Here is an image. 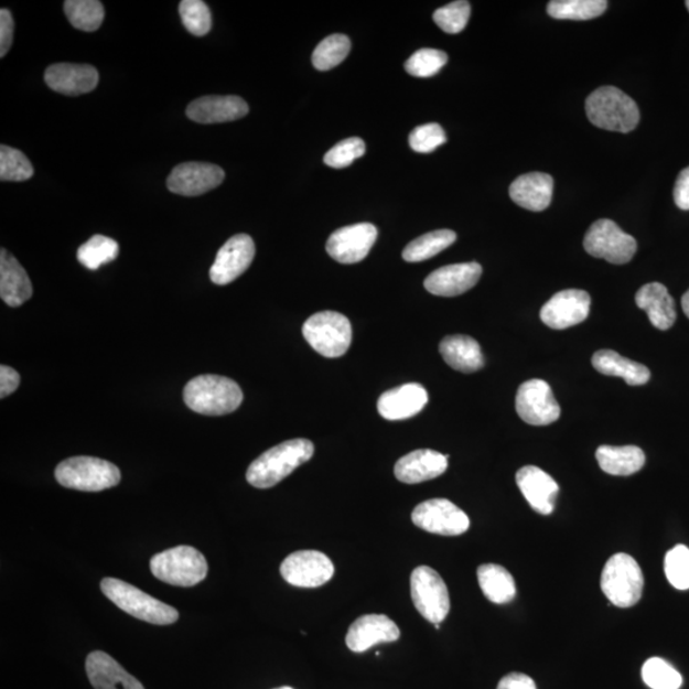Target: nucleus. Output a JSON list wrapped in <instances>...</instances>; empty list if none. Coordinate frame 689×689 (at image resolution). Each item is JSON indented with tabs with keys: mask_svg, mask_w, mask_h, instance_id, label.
<instances>
[{
	"mask_svg": "<svg viewBox=\"0 0 689 689\" xmlns=\"http://www.w3.org/2000/svg\"><path fill=\"white\" fill-rule=\"evenodd\" d=\"M313 455L314 444L303 438L280 443L250 464L247 482L258 489L272 488Z\"/></svg>",
	"mask_w": 689,
	"mask_h": 689,
	"instance_id": "nucleus-1",
	"label": "nucleus"
},
{
	"mask_svg": "<svg viewBox=\"0 0 689 689\" xmlns=\"http://www.w3.org/2000/svg\"><path fill=\"white\" fill-rule=\"evenodd\" d=\"M183 399L186 407L194 412L220 417L240 407L243 391L239 385L228 377L204 375L186 384Z\"/></svg>",
	"mask_w": 689,
	"mask_h": 689,
	"instance_id": "nucleus-2",
	"label": "nucleus"
},
{
	"mask_svg": "<svg viewBox=\"0 0 689 689\" xmlns=\"http://www.w3.org/2000/svg\"><path fill=\"white\" fill-rule=\"evenodd\" d=\"M586 115L595 127L612 132H632L639 121L636 101L613 86L599 87L588 97Z\"/></svg>",
	"mask_w": 689,
	"mask_h": 689,
	"instance_id": "nucleus-3",
	"label": "nucleus"
},
{
	"mask_svg": "<svg viewBox=\"0 0 689 689\" xmlns=\"http://www.w3.org/2000/svg\"><path fill=\"white\" fill-rule=\"evenodd\" d=\"M100 586L105 596L137 620L158 626H168L180 620V612L175 607L143 593L131 583L108 578L101 581Z\"/></svg>",
	"mask_w": 689,
	"mask_h": 689,
	"instance_id": "nucleus-4",
	"label": "nucleus"
},
{
	"mask_svg": "<svg viewBox=\"0 0 689 689\" xmlns=\"http://www.w3.org/2000/svg\"><path fill=\"white\" fill-rule=\"evenodd\" d=\"M55 480L64 488L80 492H101L120 483L118 466L109 461L90 456L64 460L55 469Z\"/></svg>",
	"mask_w": 689,
	"mask_h": 689,
	"instance_id": "nucleus-5",
	"label": "nucleus"
},
{
	"mask_svg": "<svg viewBox=\"0 0 689 689\" xmlns=\"http://www.w3.org/2000/svg\"><path fill=\"white\" fill-rule=\"evenodd\" d=\"M150 569L158 580L169 585L192 588L206 579L208 564L200 550L181 546L153 556Z\"/></svg>",
	"mask_w": 689,
	"mask_h": 689,
	"instance_id": "nucleus-6",
	"label": "nucleus"
},
{
	"mask_svg": "<svg viewBox=\"0 0 689 689\" xmlns=\"http://www.w3.org/2000/svg\"><path fill=\"white\" fill-rule=\"evenodd\" d=\"M644 583L642 567L631 556L618 553L607 559L600 588L611 604L631 607L643 598Z\"/></svg>",
	"mask_w": 689,
	"mask_h": 689,
	"instance_id": "nucleus-7",
	"label": "nucleus"
},
{
	"mask_svg": "<svg viewBox=\"0 0 689 689\" xmlns=\"http://www.w3.org/2000/svg\"><path fill=\"white\" fill-rule=\"evenodd\" d=\"M303 336L324 358H340L352 345V323L338 312L315 313L304 323Z\"/></svg>",
	"mask_w": 689,
	"mask_h": 689,
	"instance_id": "nucleus-8",
	"label": "nucleus"
},
{
	"mask_svg": "<svg viewBox=\"0 0 689 689\" xmlns=\"http://www.w3.org/2000/svg\"><path fill=\"white\" fill-rule=\"evenodd\" d=\"M412 603L423 617L441 624L450 613L449 589L440 573L428 566L413 570L410 579Z\"/></svg>",
	"mask_w": 689,
	"mask_h": 689,
	"instance_id": "nucleus-9",
	"label": "nucleus"
},
{
	"mask_svg": "<svg viewBox=\"0 0 689 689\" xmlns=\"http://www.w3.org/2000/svg\"><path fill=\"white\" fill-rule=\"evenodd\" d=\"M583 248L595 258H603L613 265H626L636 255L637 243L617 224L602 218L590 226Z\"/></svg>",
	"mask_w": 689,
	"mask_h": 689,
	"instance_id": "nucleus-10",
	"label": "nucleus"
},
{
	"mask_svg": "<svg viewBox=\"0 0 689 689\" xmlns=\"http://www.w3.org/2000/svg\"><path fill=\"white\" fill-rule=\"evenodd\" d=\"M411 520L419 529L443 537H457L470 528L464 510L444 498L423 502L412 510Z\"/></svg>",
	"mask_w": 689,
	"mask_h": 689,
	"instance_id": "nucleus-11",
	"label": "nucleus"
},
{
	"mask_svg": "<svg viewBox=\"0 0 689 689\" xmlns=\"http://www.w3.org/2000/svg\"><path fill=\"white\" fill-rule=\"evenodd\" d=\"M516 411L525 423L545 427L561 417V407L550 386L542 379L526 380L516 395Z\"/></svg>",
	"mask_w": 689,
	"mask_h": 689,
	"instance_id": "nucleus-12",
	"label": "nucleus"
},
{
	"mask_svg": "<svg viewBox=\"0 0 689 689\" xmlns=\"http://www.w3.org/2000/svg\"><path fill=\"white\" fill-rule=\"evenodd\" d=\"M280 572L290 585L297 588H320L335 574L331 559L317 550H299L286 558Z\"/></svg>",
	"mask_w": 689,
	"mask_h": 689,
	"instance_id": "nucleus-13",
	"label": "nucleus"
},
{
	"mask_svg": "<svg viewBox=\"0 0 689 689\" xmlns=\"http://www.w3.org/2000/svg\"><path fill=\"white\" fill-rule=\"evenodd\" d=\"M255 256L254 239L247 234L235 235L218 250L215 262L209 270L211 280L216 286H228L249 269Z\"/></svg>",
	"mask_w": 689,
	"mask_h": 689,
	"instance_id": "nucleus-14",
	"label": "nucleus"
},
{
	"mask_svg": "<svg viewBox=\"0 0 689 689\" xmlns=\"http://www.w3.org/2000/svg\"><path fill=\"white\" fill-rule=\"evenodd\" d=\"M224 180L225 173L220 166L191 161L175 166L166 184L170 192L184 197H196L217 189Z\"/></svg>",
	"mask_w": 689,
	"mask_h": 689,
	"instance_id": "nucleus-15",
	"label": "nucleus"
},
{
	"mask_svg": "<svg viewBox=\"0 0 689 689\" xmlns=\"http://www.w3.org/2000/svg\"><path fill=\"white\" fill-rule=\"evenodd\" d=\"M378 237L375 225L368 223L345 226L327 240V254L338 263L353 265L366 258Z\"/></svg>",
	"mask_w": 689,
	"mask_h": 689,
	"instance_id": "nucleus-16",
	"label": "nucleus"
},
{
	"mask_svg": "<svg viewBox=\"0 0 689 689\" xmlns=\"http://www.w3.org/2000/svg\"><path fill=\"white\" fill-rule=\"evenodd\" d=\"M591 298L586 291L570 289L559 291L541 308L540 319L548 327L566 330L589 317Z\"/></svg>",
	"mask_w": 689,
	"mask_h": 689,
	"instance_id": "nucleus-17",
	"label": "nucleus"
},
{
	"mask_svg": "<svg viewBox=\"0 0 689 689\" xmlns=\"http://www.w3.org/2000/svg\"><path fill=\"white\" fill-rule=\"evenodd\" d=\"M399 638V627L387 615L367 614L356 620L348 628L346 645L354 653H364L372 646L395 643Z\"/></svg>",
	"mask_w": 689,
	"mask_h": 689,
	"instance_id": "nucleus-18",
	"label": "nucleus"
},
{
	"mask_svg": "<svg viewBox=\"0 0 689 689\" xmlns=\"http://www.w3.org/2000/svg\"><path fill=\"white\" fill-rule=\"evenodd\" d=\"M482 273V266L476 262L444 266L428 276L424 287L437 297H457L473 289Z\"/></svg>",
	"mask_w": 689,
	"mask_h": 689,
	"instance_id": "nucleus-19",
	"label": "nucleus"
},
{
	"mask_svg": "<svg viewBox=\"0 0 689 689\" xmlns=\"http://www.w3.org/2000/svg\"><path fill=\"white\" fill-rule=\"evenodd\" d=\"M45 83L55 93L79 96L95 90L99 72L88 64H53L45 72Z\"/></svg>",
	"mask_w": 689,
	"mask_h": 689,
	"instance_id": "nucleus-20",
	"label": "nucleus"
},
{
	"mask_svg": "<svg viewBox=\"0 0 689 689\" xmlns=\"http://www.w3.org/2000/svg\"><path fill=\"white\" fill-rule=\"evenodd\" d=\"M516 483L534 510L546 516L553 514L559 486L545 470L524 466L516 474Z\"/></svg>",
	"mask_w": 689,
	"mask_h": 689,
	"instance_id": "nucleus-21",
	"label": "nucleus"
},
{
	"mask_svg": "<svg viewBox=\"0 0 689 689\" xmlns=\"http://www.w3.org/2000/svg\"><path fill=\"white\" fill-rule=\"evenodd\" d=\"M248 104L239 96H204L192 101L186 117L201 125L226 123L248 115Z\"/></svg>",
	"mask_w": 689,
	"mask_h": 689,
	"instance_id": "nucleus-22",
	"label": "nucleus"
},
{
	"mask_svg": "<svg viewBox=\"0 0 689 689\" xmlns=\"http://www.w3.org/2000/svg\"><path fill=\"white\" fill-rule=\"evenodd\" d=\"M448 467L449 456L433 450H417L397 461L394 472L401 483L419 484L435 480Z\"/></svg>",
	"mask_w": 689,
	"mask_h": 689,
	"instance_id": "nucleus-23",
	"label": "nucleus"
},
{
	"mask_svg": "<svg viewBox=\"0 0 689 689\" xmlns=\"http://www.w3.org/2000/svg\"><path fill=\"white\" fill-rule=\"evenodd\" d=\"M428 403V392L419 384H407L380 395L379 416L386 420H405L416 417Z\"/></svg>",
	"mask_w": 689,
	"mask_h": 689,
	"instance_id": "nucleus-24",
	"label": "nucleus"
},
{
	"mask_svg": "<svg viewBox=\"0 0 689 689\" xmlns=\"http://www.w3.org/2000/svg\"><path fill=\"white\" fill-rule=\"evenodd\" d=\"M86 671L95 689H144L140 680L104 652L87 656Z\"/></svg>",
	"mask_w": 689,
	"mask_h": 689,
	"instance_id": "nucleus-25",
	"label": "nucleus"
},
{
	"mask_svg": "<svg viewBox=\"0 0 689 689\" xmlns=\"http://www.w3.org/2000/svg\"><path fill=\"white\" fill-rule=\"evenodd\" d=\"M553 177L546 173H529L518 176L509 186V197L516 205L540 213L547 209L553 197Z\"/></svg>",
	"mask_w": 689,
	"mask_h": 689,
	"instance_id": "nucleus-26",
	"label": "nucleus"
},
{
	"mask_svg": "<svg viewBox=\"0 0 689 689\" xmlns=\"http://www.w3.org/2000/svg\"><path fill=\"white\" fill-rule=\"evenodd\" d=\"M34 293L26 270L4 248L0 252V297L6 304L18 308Z\"/></svg>",
	"mask_w": 689,
	"mask_h": 689,
	"instance_id": "nucleus-27",
	"label": "nucleus"
},
{
	"mask_svg": "<svg viewBox=\"0 0 689 689\" xmlns=\"http://www.w3.org/2000/svg\"><path fill=\"white\" fill-rule=\"evenodd\" d=\"M636 304L642 308L653 326L667 331L677 320L676 303L669 291L660 282L646 283L637 291Z\"/></svg>",
	"mask_w": 689,
	"mask_h": 689,
	"instance_id": "nucleus-28",
	"label": "nucleus"
},
{
	"mask_svg": "<svg viewBox=\"0 0 689 689\" xmlns=\"http://www.w3.org/2000/svg\"><path fill=\"white\" fill-rule=\"evenodd\" d=\"M442 358L449 366L461 373H474L484 367V356L480 343L465 335L444 337L440 344Z\"/></svg>",
	"mask_w": 689,
	"mask_h": 689,
	"instance_id": "nucleus-29",
	"label": "nucleus"
},
{
	"mask_svg": "<svg viewBox=\"0 0 689 689\" xmlns=\"http://www.w3.org/2000/svg\"><path fill=\"white\" fill-rule=\"evenodd\" d=\"M596 460L603 472L615 476L636 474L646 462L644 451L636 445H622V448L600 445L596 450Z\"/></svg>",
	"mask_w": 689,
	"mask_h": 689,
	"instance_id": "nucleus-30",
	"label": "nucleus"
},
{
	"mask_svg": "<svg viewBox=\"0 0 689 689\" xmlns=\"http://www.w3.org/2000/svg\"><path fill=\"white\" fill-rule=\"evenodd\" d=\"M593 366L604 376L620 377L629 386H643L650 380L652 373L639 364L613 351H600L593 356Z\"/></svg>",
	"mask_w": 689,
	"mask_h": 689,
	"instance_id": "nucleus-31",
	"label": "nucleus"
},
{
	"mask_svg": "<svg viewBox=\"0 0 689 689\" xmlns=\"http://www.w3.org/2000/svg\"><path fill=\"white\" fill-rule=\"evenodd\" d=\"M477 580L483 594L494 604H507L516 596V583L505 567L483 564L477 569Z\"/></svg>",
	"mask_w": 689,
	"mask_h": 689,
	"instance_id": "nucleus-32",
	"label": "nucleus"
},
{
	"mask_svg": "<svg viewBox=\"0 0 689 689\" xmlns=\"http://www.w3.org/2000/svg\"><path fill=\"white\" fill-rule=\"evenodd\" d=\"M456 239V233L449 229L421 235L403 249L402 258L410 263L427 261V259H431L441 254L442 250L448 249Z\"/></svg>",
	"mask_w": 689,
	"mask_h": 689,
	"instance_id": "nucleus-33",
	"label": "nucleus"
},
{
	"mask_svg": "<svg viewBox=\"0 0 689 689\" xmlns=\"http://www.w3.org/2000/svg\"><path fill=\"white\" fill-rule=\"evenodd\" d=\"M606 8L605 0H553L548 14L556 20L588 21L602 15Z\"/></svg>",
	"mask_w": 689,
	"mask_h": 689,
	"instance_id": "nucleus-34",
	"label": "nucleus"
},
{
	"mask_svg": "<svg viewBox=\"0 0 689 689\" xmlns=\"http://www.w3.org/2000/svg\"><path fill=\"white\" fill-rule=\"evenodd\" d=\"M118 256V243L104 235H94L77 250L78 262L91 271L99 270L103 265L115 261Z\"/></svg>",
	"mask_w": 689,
	"mask_h": 689,
	"instance_id": "nucleus-35",
	"label": "nucleus"
},
{
	"mask_svg": "<svg viewBox=\"0 0 689 689\" xmlns=\"http://www.w3.org/2000/svg\"><path fill=\"white\" fill-rule=\"evenodd\" d=\"M64 12L73 28L87 32L99 30L105 15L99 0H67Z\"/></svg>",
	"mask_w": 689,
	"mask_h": 689,
	"instance_id": "nucleus-36",
	"label": "nucleus"
},
{
	"mask_svg": "<svg viewBox=\"0 0 689 689\" xmlns=\"http://www.w3.org/2000/svg\"><path fill=\"white\" fill-rule=\"evenodd\" d=\"M351 49V39L342 34L331 35L315 47L312 56L313 66L319 71L335 68L346 60Z\"/></svg>",
	"mask_w": 689,
	"mask_h": 689,
	"instance_id": "nucleus-37",
	"label": "nucleus"
},
{
	"mask_svg": "<svg viewBox=\"0 0 689 689\" xmlns=\"http://www.w3.org/2000/svg\"><path fill=\"white\" fill-rule=\"evenodd\" d=\"M34 175V166L30 160L18 149L2 144L0 148V181L24 182Z\"/></svg>",
	"mask_w": 689,
	"mask_h": 689,
	"instance_id": "nucleus-38",
	"label": "nucleus"
},
{
	"mask_svg": "<svg viewBox=\"0 0 689 689\" xmlns=\"http://www.w3.org/2000/svg\"><path fill=\"white\" fill-rule=\"evenodd\" d=\"M642 675L646 686L653 689H679L683 683L679 671L660 658L648 659L644 664Z\"/></svg>",
	"mask_w": 689,
	"mask_h": 689,
	"instance_id": "nucleus-39",
	"label": "nucleus"
},
{
	"mask_svg": "<svg viewBox=\"0 0 689 689\" xmlns=\"http://www.w3.org/2000/svg\"><path fill=\"white\" fill-rule=\"evenodd\" d=\"M448 62L449 55L442 51L420 49L405 63V69L413 77L428 78L435 76Z\"/></svg>",
	"mask_w": 689,
	"mask_h": 689,
	"instance_id": "nucleus-40",
	"label": "nucleus"
},
{
	"mask_svg": "<svg viewBox=\"0 0 689 689\" xmlns=\"http://www.w3.org/2000/svg\"><path fill=\"white\" fill-rule=\"evenodd\" d=\"M180 13L184 28L194 36H205L213 28L209 8L202 0H183Z\"/></svg>",
	"mask_w": 689,
	"mask_h": 689,
	"instance_id": "nucleus-41",
	"label": "nucleus"
},
{
	"mask_svg": "<svg viewBox=\"0 0 689 689\" xmlns=\"http://www.w3.org/2000/svg\"><path fill=\"white\" fill-rule=\"evenodd\" d=\"M470 14H472V6L465 0H459V2L438 8L433 20L442 31L456 35L466 28Z\"/></svg>",
	"mask_w": 689,
	"mask_h": 689,
	"instance_id": "nucleus-42",
	"label": "nucleus"
},
{
	"mask_svg": "<svg viewBox=\"0 0 689 689\" xmlns=\"http://www.w3.org/2000/svg\"><path fill=\"white\" fill-rule=\"evenodd\" d=\"M664 571L671 586L686 591L689 589V548L679 545L670 549L664 562Z\"/></svg>",
	"mask_w": 689,
	"mask_h": 689,
	"instance_id": "nucleus-43",
	"label": "nucleus"
},
{
	"mask_svg": "<svg viewBox=\"0 0 689 689\" xmlns=\"http://www.w3.org/2000/svg\"><path fill=\"white\" fill-rule=\"evenodd\" d=\"M366 153V143L359 137L346 138L338 142L324 157V164L334 169L351 166L356 159Z\"/></svg>",
	"mask_w": 689,
	"mask_h": 689,
	"instance_id": "nucleus-44",
	"label": "nucleus"
},
{
	"mask_svg": "<svg viewBox=\"0 0 689 689\" xmlns=\"http://www.w3.org/2000/svg\"><path fill=\"white\" fill-rule=\"evenodd\" d=\"M445 142H448V137L443 128L437 123L417 127L409 137L410 148L419 153L433 152Z\"/></svg>",
	"mask_w": 689,
	"mask_h": 689,
	"instance_id": "nucleus-45",
	"label": "nucleus"
},
{
	"mask_svg": "<svg viewBox=\"0 0 689 689\" xmlns=\"http://www.w3.org/2000/svg\"><path fill=\"white\" fill-rule=\"evenodd\" d=\"M14 34V21L12 13L7 8H2L0 11V56L4 58L6 54L10 52L13 43Z\"/></svg>",
	"mask_w": 689,
	"mask_h": 689,
	"instance_id": "nucleus-46",
	"label": "nucleus"
},
{
	"mask_svg": "<svg viewBox=\"0 0 689 689\" xmlns=\"http://www.w3.org/2000/svg\"><path fill=\"white\" fill-rule=\"evenodd\" d=\"M672 197L680 209L689 211V166L679 173Z\"/></svg>",
	"mask_w": 689,
	"mask_h": 689,
	"instance_id": "nucleus-47",
	"label": "nucleus"
},
{
	"mask_svg": "<svg viewBox=\"0 0 689 689\" xmlns=\"http://www.w3.org/2000/svg\"><path fill=\"white\" fill-rule=\"evenodd\" d=\"M20 383L21 377L19 372L7 366L0 367V397H2V399L18 390Z\"/></svg>",
	"mask_w": 689,
	"mask_h": 689,
	"instance_id": "nucleus-48",
	"label": "nucleus"
},
{
	"mask_svg": "<svg viewBox=\"0 0 689 689\" xmlns=\"http://www.w3.org/2000/svg\"><path fill=\"white\" fill-rule=\"evenodd\" d=\"M497 689H538L534 679L523 672H510L500 679Z\"/></svg>",
	"mask_w": 689,
	"mask_h": 689,
	"instance_id": "nucleus-49",
	"label": "nucleus"
},
{
	"mask_svg": "<svg viewBox=\"0 0 689 689\" xmlns=\"http://www.w3.org/2000/svg\"><path fill=\"white\" fill-rule=\"evenodd\" d=\"M682 308L687 317L689 319V289L686 291L685 295L682 297Z\"/></svg>",
	"mask_w": 689,
	"mask_h": 689,
	"instance_id": "nucleus-50",
	"label": "nucleus"
},
{
	"mask_svg": "<svg viewBox=\"0 0 689 689\" xmlns=\"http://www.w3.org/2000/svg\"><path fill=\"white\" fill-rule=\"evenodd\" d=\"M274 689H293L291 687H280V688H274Z\"/></svg>",
	"mask_w": 689,
	"mask_h": 689,
	"instance_id": "nucleus-51",
	"label": "nucleus"
},
{
	"mask_svg": "<svg viewBox=\"0 0 689 689\" xmlns=\"http://www.w3.org/2000/svg\"><path fill=\"white\" fill-rule=\"evenodd\" d=\"M434 626H435L437 629L441 628V624H434Z\"/></svg>",
	"mask_w": 689,
	"mask_h": 689,
	"instance_id": "nucleus-52",
	"label": "nucleus"
},
{
	"mask_svg": "<svg viewBox=\"0 0 689 689\" xmlns=\"http://www.w3.org/2000/svg\"><path fill=\"white\" fill-rule=\"evenodd\" d=\"M686 6H687V10L689 11V0H687Z\"/></svg>",
	"mask_w": 689,
	"mask_h": 689,
	"instance_id": "nucleus-53",
	"label": "nucleus"
}]
</instances>
